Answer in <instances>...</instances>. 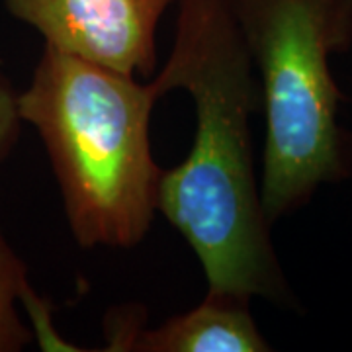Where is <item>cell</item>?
I'll return each mask as SVG.
<instances>
[{
  "label": "cell",
  "instance_id": "cell-1",
  "mask_svg": "<svg viewBox=\"0 0 352 352\" xmlns=\"http://www.w3.org/2000/svg\"><path fill=\"white\" fill-rule=\"evenodd\" d=\"M151 82L161 98L180 88L194 102V143L163 170L159 212L198 256L208 294L286 302L252 157L261 90L231 0H176L173 50Z\"/></svg>",
  "mask_w": 352,
  "mask_h": 352
},
{
  "label": "cell",
  "instance_id": "cell-2",
  "mask_svg": "<svg viewBox=\"0 0 352 352\" xmlns=\"http://www.w3.org/2000/svg\"><path fill=\"white\" fill-rule=\"evenodd\" d=\"M159 98L151 80L45 45L18 92L20 120L47 151L82 249H131L149 233L163 175L151 149Z\"/></svg>",
  "mask_w": 352,
  "mask_h": 352
},
{
  "label": "cell",
  "instance_id": "cell-3",
  "mask_svg": "<svg viewBox=\"0 0 352 352\" xmlns=\"http://www.w3.org/2000/svg\"><path fill=\"white\" fill-rule=\"evenodd\" d=\"M258 75L266 219L298 210L344 175L346 141L331 55L351 47L352 0H231Z\"/></svg>",
  "mask_w": 352,
  "mask_h": 352
},
{
  "label": "cell",
  "instance_id": "cell-4",
  "mask_svg": "<svg viewBox=\"0 0 352 352\" xmlns=\"http://www.w3.org/2000/svg\"><path fill=\"white\" fill-rule=\"evenodd\" d=\"M173 0H4L45 47L147 78L157 69V28Z\"/></svg>",
  "mask_w": 352,
  "mask_h": 352
},
{
  "label": "cell",
  "instance_id": "cell-5",
  "mask_svg": "<svg viewBox=\"0 0 352 352\" xmlns=\"http://www.w3.org/2000/svg\"><path fill=\"white\" fill-rule=\"evenodd\" d=\"M247 300L208 294L190 311L155 329L118 339L120 351L135 352H268Z\"/></svg>",
  "mask_w": 352,
  "mask_h": 352
},
{
  "label": "cell",
  "instance_id": "cell-6",
  "mask_svg": "<svg viewBox=\"0 0 352 352\" xmlns=\"http://www.w3.org/2000/svg\"><path fill=\"white\" fill-rule=\"evenodd\" d=\"M32 294L28 266L0 227V352H20L34 340L20 307Z\"/></svg>",
  "mask_w": 352,
  "mask_h": 352
},
{
  "label": "cell",
  "instance_id": "cell-7",
  "mask_svg": "<svg viewBox=\"0 0 352 352\" xmlns=\"http://www.w3.org/2000/svg\"><path fill=\"white\" fill-rule=\"evenodd\" d=\"M22 126L18 113V90L8 76L0 73V166L12 155Z\"/></svg>",
  "mask_w": 352,
  "mask_h": 352
}]
</instances>
